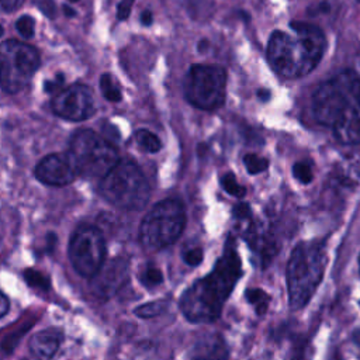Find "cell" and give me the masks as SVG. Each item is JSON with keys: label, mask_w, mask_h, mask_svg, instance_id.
<instances>
[{"label": "cell", "mask_w": 360, "mask_h": 360, "mask_svg": "<svg viewBox=\"0 0 360 360\" xmlns=\"http://www.w3.org/2000/svg\"><path fill=\"white\" fill-rule=\"evenodd\" d=\"M242 276V262L233 239H228L224 253L212 271L195 280L180 297V311L193 323H210L219 318L236 281Z\"/></svg>", "instance_id": "6da1fadb"}, {"label": "cell", "mask_w": 360, "mask_h": 360, "mask_svg": "<svg viewBox=\"0 0 360 360\" xmlns=\"http://www.w3.org/2000/svg\"><path fill=\"white\" fill-rule=\"evenodd\" d=\"M326 41L323 32L308 22H291L287 30H277L267 44L270 66L287 79L308 75L321 60Z\"/></svg>", "instance_id": "7a4b0ae2"}, {"label": "cell", "mask_w": 360, "mask_h": 360, "mask_svg": "<svg viewBox=\"0 0 360 360\" xmlns=\"http://www.w3.org/2000/svg\"><path fill=\"white\" fill-rule=\"evenodd\" d=\"M325 246L319 240L298 243L287 263V290L291 309L302 308L319 287L326 267Z\"/></svg>", "instance_id": "3957f363"}, {"label": "cell", "mask_w": 360, "mask_h": 360, "mask_svg": "<svg viewBox=\"0 0 360 360\" xmlns=\"http://www.w3.org/2000/svg\"><path fill=\"white\" fill-rule=\"evenodd\" d=\"M100 191L108 202L122 210H141L150 195L145 176L129 160L118 162L101 179Z\"/></svg>", "instance_id": "277c9868"}, {"label": "cell", "mask_w": 360, "mask_h": 360, "mask_svg": "<svg viewBox=\"0 0 360 360\" xmlns=\"http://www.w3.org/2000/svg\"><path fill=\"white\" fill-rule=\"evenodd\" d=\"M360 98V76L343 70L322 83L314 94L315 118L323 125H335L338 120Z\"/></svg>", "instance_id": "5b68a950"}, {"label": "cell", "mask_w": 360, "mask_h": 360, "mask_svg": "<svg viewBox=\"0 0 360 360\" xmlns=\"http://www.w3.org/2000/svg\"><path fill=\"white\" fill-rule=\"evenodd\" d=\"M186 225V211L179 200L158 202L142 219L139 240L148 250H160L174 243Z\"/></svg>", "instance_id": "8992f818"}, {"label": "cell", "mask_w": 360, "mask_h": 360, "mask_svg": "<svg viewBox=\"0 0 360 360\" xmlns=\"http://www.w3.org/2000/svg\"><path fill=\"white\" fill-rule=\"evenodd\" d=\"M68 155L77 173L90 177L103 179L118 163L115 148L91 129H80L72 136Z\"/></svg>", "instance_id": "52a82bcc"}, {"label": "cell", "mask_w": 360, "mask_h": 360, "mask_svg": "<svg viewBox=\"0 0 360 360\" xmlns=\"http://www.w3.org/2000/svg\"><path fill=\"white\" fill-rule=\"evenodd\" d=\"M39 65L37 49L17 39L0 44V86L14 94L27 87Z\"/></svg>", "instance_id": "ba28073f"}, {"label": "cell", "mask_w": 360, "mask_h": 360, "mask_svg": "<svg viewBox=\"0 0 360 360\" xmlns=\"http://www.w3.org/2000/svg\"><path fill=\"white\" fill-rule=\"evenodd\" d=\"M226 73L218 65H194L184 79L187 101L202 110L219 107L225 100Z\"/></svg>", "instance_id": "9c48e42d"}, {"label": "cell", "mask_w": 360, "mask_h": 360, "mask_svg": "<svg viewBox=\"0 0 360 360\" xmlns=\"http://www.w3.org/2000/svg\"><path fill=\"white\" fill-rule=\"evenodd\" d=\"M68 253L72 266L80 276L94 277L105 259V242L101 232L91 225L79 226L70 238Z\"/></svg>", "instance_id": "30bf717a"}, {"label": "cell", "mask_w": 360, "mask_h": 360, "mask_svg": "<svg viewBox=\"0 0 360 360\" xmlns=\"http://www.w3.org/2000/svg\"><path fill=\"white\" fill-rule=\"evenodd\" d=\"M52 110L65 120L83 121L94 112L93 93L84 84H72L55 94Z\"/></svg>", "instance_id": "8fae6325"}, {"label": "cell", "mask_w": 360, "mask_h": 360, "mask_svg": "<svg viewBox=\"0 0 360 360\" xmlns=\"http://www.w3.org/2000/svg\"><path fill=\"white\" fill-rule=\"evenodd\" d=\"M77 174L68 153L48 155L35 167V177L49 186H66L72 183Z\"/></svg>", "instance_id": "7c38bea8"}, {"label": "cell", "mask_w": 360, "mask_h": 360, "mask_svg": "<svg viewBox=\"0 0 360 360\" xmlns=\"http://www.w3.org/2000/svg\"><path fill=\"white\" fill-rule=\"evenodd\" d=\"M335 136L342 143L360 142V98L333 125Z\"/></svg>", "instance_id": "4fadbf2b"}, {"label": "cell", "mask_w": 360, "mask_h": 360, "mask_svg": "<svg viewBox=\"0 0 360 360\" xmlns=\"http://www.w3.org/2000/svg\"><path fill=\"white\" fill-rule=\"evenodd\" d=\"M128 274V264L124 260H115L114 263L108 264L105 269H100L94 277L100 278L97 284V294L100 295H110L114 294L122 283L127 280Z\"/></svg>", "instance_id": "5bb4252c"}, {"label": "cell", "mask_w": 360, "mask_h": 360, "mask_svg": "<svg viewBox=\"0 0 360 360\" xmlns=\"http://www.w3.org/2000/svg\"><path fill=\"white\" fill-rule=\"evenodd\" d=\"M228 346L219 335H208L200 339L190 354V360H228Z\"/></svg>", "instance_id": "9a60e30c"}, {"label": "cell", "mask_w": 360, "mask_h": 360, "mask_svg": "<svg viewBox=\"0 0 360 360\" xmlns=\"http://www.w3.org/2000/svg\"><path fill=\"white\" fill-rule=\"evenodd\" d=\"M62 342L56 330H41L30 339V350L38 359H51L59 349Z\"/></svg>", "instance_id": "2e32d148"}, {"label": "cell", "mask_w": 360, "mask_h": 360, "mask_svg": "<svg viewBox=\"0 0 360 360\" xmlns=\"http://www.w3.org/2000/svg\"><path fill=\"white\" fill-rule=\"evenodd\" d=\"M135 141L141 149H143L145 152H149V153L159 152L162 148L160 139L153 132H150L148 129H138L135 134Z\"/></svg>", "instance_id": "e0dca14e"}, {"label": "cell", "mask_w": 360, "mask_h": 360, "mask_svg": "<svg viewBox=\"0 0 360 360\" xmlns=\"http://www.w3.org/2000/svg\"><path fill=\"white\" fill-rule=\"evenodd\" d=\"M246 298L255 307V309H256V312L259 315H262V314H264L267 311L270 297L267 295L266 291H263L260 288H249L246 291Z\"/></svg>", "instance_id": "ac0fdd59"}, {"label": "cell", "mask_w": 360, "mask_h": 360, "mask_svg": "<svg viewBox=\"0 0 360 360\" xmlns=\"http://www.w3.org/2000/svg\"><path fill=\"white\" fill-rule=\"evenodd\" d=\"M139 280L141 283L148 287V288H153L162 284L163 281V274L160 271L159 267L153 266V264H148L142 269L141 274H139Z\"/></svg>", "instance_id": "d6986e66"}, {"label": "cell", "mask_w": 360, "mask_h": 360, "mask_svg": "<svg viewBox=\"0 0 360 360\" xmlns=\"http://www.w3.org/2000/svg\"><path fill=\"white\" fill-rule=\"evenodd\" d=\"M167 308V304L165 301H152L146 302L143 305H139L134 309V314L139 318H153L160 314H163Z\"/></svg>", "instance_id": "ffe728a7"}, {"label": "cell", "mask_w": 360, "mask_h": 360, "mask_svg": "<svg viewBox=\"0 0 360 360\" xmlns=\"http://www.w3.org/2000/svg\"><path fill=\"white\" fill-rule=\"evenodd\" d=\"M100 89L104 94V97L108 100V101H120L121 100V90L118 89V86L115 84V82L112 80V77L108 75V73H104L101 77H100Z\"/></svg>", "instance_id": "44dd1931"}, {"label": "cell", "mask_w": 360, "mask_h": 360, "mask_svg": "<svg viewBox=\"0 0 360 360\" xmlns=\"http://www.w3.org/2000/svg\"><path fill=\"white\" fill-rule=\"evenodd\" d=\"M221 184H222V187L225 188L226 193H229L231 195H235L238 198H242L246 194V188L238 183L233 173L224 174L221 177Z\"/></svg>", "instance_id": "7402d4cb"}, {"label": "cell", "mask_w": 360, "mask_h": 360, "mask_svg": "<svg viewBox=\"0 0 360 360\" xmlns=\"http://www.w3.org/2000/svg\"><path fill=\"white\" fill-rule=\"evenodd\" d=\"M243 162L250 174H257L267 169V159L260 158L257 155H246L243 158Z\"/></svg>", "instance_id": "603a6c76"}, {"label": "cell", "mask_w": 360, "mask_h": 360, "mask_svg": "<svg viewBox=\"0 0 360 360\" xmlns=\"http://www.w3.org/2000/svg\"><path fill=\"white\" fill-rule=\"evenodd\" d=\"M292 173L294 176L304 184H308L312 181L314 179V173H312V166L308 162H297L292 166Z\"/></svg>", "instance_id": "cb8c5ba5"}, {"label": "cell", "mask_w": 360, "mask_h": 360, "mask_svg": "<svg viewBox=\"0 0 360 360\" xmlns=\"http://www.w3.org/2000/svg\"><path fill=\"white\" fill-rule=\"evenodd\" d=\"M24 277H25L27 283H28L30 285L35 287V288L45 290V288H48V285H49V283H48V280L45 278V276H44L42 273L37 271V270H27V271L24 273Z\"/></svg>", "instance_id": "d4e9b609"}, {"label": "cell", "mask_w": 360, "mask_h": 360, "mask_svg": "<svg viewBox=\"0 0 360 360\" xmlns=\"http://www.w3.org/2000/svg\"><path fill=\"white\" fill-rule=\"evenodd\" d=\"M15 28L22 38H31L34 35V20L30 15H22L17 20Z\"/></svg>", "instance_id": "484cf974"}, {"label": "cell", "mask_w": 360, "mask_h": 360, "mask_svg": "<svg viewBox=\"0 0 360 360\" xmlns=\"http://www.w3.org/2000/svg\"><path fill=\"white\" fill-rule=\"evenodd\" d=\"M202 257H204V253H202V249L200 246H193V248H188L187 250H184L183 253V260L186 264L191 266V267H195L198 266L201 262H202Z\"/></svg>", "instance_id": "4316f807"}, {"label": "cell", "mask_w": 360, "mask_h": 360, "mask_svg": "<svg viewBox=\"0 0 360 360\" xmlns=\"http://www.w3.org/2000/svg\"><path fill=\"white\" fill-rule=\"evenodd\" d=\"M233 215H235L239 221H242V222H243V221H249L250 217H252L250 208H249V205L245 204V202H240V204H238V205L235 207Z\"/></svg>", "instance_id": "83f0119b"}, {"label": "cell", "mask_w": 360, "mask_h": 360, "mask_svg": "<svg viewBox=\"0 0 360 360\" xmlns=\"http://www.w3.org/2000/svg\"><path fill=\"white\" fill-rule=\"evenodd\" d=\"M135 0H121L117 8V15L120 20H127L129 13H131V7L134 4Z\"/></svg>", "instance_id": "f1b7e54d"}, {"label": "cell", "mask_w": 360, "mask_h": 360, "mask_svg": "<svg viewBox=\"0 0 360 360\" xmlns=\"http://www.w3.org/2000/svg\"><path fill=\"white\" fill-rule=\"evenodd\" d=\"M62 83H63V76H62V75H56L53 80H48V82H45L44 89H45V91H46V93H55V91L60 87V84H62Z\"/></svg>", "instance_id": "f546056e"}, {"label": "cell", "mask_w": 360, "mask_h": 360, "mask_svg": "<svg viewBox=\"0 0 360 360\" xmlns=\"http://www.w3.org/2000/svg\"><path fill=\"white\" fill-rule=\"evenodd\" d=\"M24 0H0V10L3 11H14L17 10Z\"/></svg>", "instance_id": "4dcf8cb0"}, {"label": "cell", "mask_w": 360, "mask_h": 360, "mask_svg": "<svg viewBox=\"0 0 360 360\" xmlns=\"http://www.w3.org/2000/svg\"><path fill=\"white\" fill-rule=\"evenodd\" d=\"M8 309H10L8 298L3 292H0V318L4 316L8 312Z\"/></svg>", "instance_id": "1f68e13d"}, {"label": "cell", "mask_w": 360, "mask_h": 360, "mask_svg": "<svg viewBox=\"0 0 360 360\" xmlns=\"http://www.w3.org/2000/svg\"><path fill=\"white\" fill-rule=\"evenodd\" d=\"M290 360H304V346H295L294 352L290 356Z\"/></svg>", "instance_id": "d6a6232c"}, {"label": "cell", "mask_w": 360, "mask_h": 360, "mask_svg": "<svg viewBox=\"0 0 360 360\" xmlns=\"http://www.w3.org/2000/svg\"><path fill=\"white\" fill-rule=\"evenodd\" d=\"M141 21L145 24V25H149L152 22V13L150 11H143L142 13V17H141Z\"/></svg>", "instance_id": "836d02e7"}, {"label": "cell", "mask_w": 360, "mask_h": 360, "mask_svg": "<svg viewBox=\"0 0 360 360\" xmlns=\"http://www.w3.org/2000/svg\"><path fill=\"white\" fill-rule=\"evenodd\" d=\"M257 94H259V97H260L262 100H269V94H270V93H269L267 90H260Z\"/></svg>", "instance_id": "e575fe53"}, {"label": "cell", "mask_w": 360, "mask_h": 360, "mask_svg": "<svg viewBox=\"0 0 360 360\" xmlns=\"http://www.w3.org/2000/svg\"><path fill=\"white\" fill-rule=\"evenodd\" d=\"M63 11H65V14H66V15H69V17L75 15V11H73L70 7H66V6H65V7H63Z\"/></svg>", "instance_id": "d590c367"}, {"label": "cell", "mask_w": 360, "mask_h": 360, "mask_svg": "<svg viewBox=\"0 0 360 360\" xmlns=\"http://www.w3.org/2000/svg\"><path fill=\"white\" fill-rule=\"evenodd\" d=\"M3 32H4V31H3V27H1V25H0V37H1V35H3Z\"/></svg>", "instance_id": "8d00e7d4"}, {"label": "cell", "mask_w": 360, "mask_h": 360, "mask_svg": "<svg viewBox=\"0 0 360 360\" xmlns=\"http://www.w3.org/2000/svg\"><path fill=\"white\" fill-rule=\"evenodd\" d=\"M70 3H76V1H79V0H69Z\"/></svg>", "instance_id": "74e56055"}, {"label": "cell", "mask_w": 360, "mask_h": 360, "mask_svg": "<svg viewBox=\"0 0 360 360\" xmlns=\"http://www.w3.org/2000/svg\"><path fill=\"white\" fill-rule=\"evenodd\" d=\"M359 269H360V256H359Z\"/></svg>", "instance_id": "f35d334b"}, {"label": "cell", "mask_w": 360, "mask_h": 360, "mask_svg": "<svg viewBox=\"0 0 360 360\" xmlns=\"http://www.w3.org/2000/svg\"><path fill=\"white\" fill-rule=\"evenodd\" d=\"M359 1H360V0H359Z\"/></svg>", "instance_id": "ab89813d"}]
</instances>
